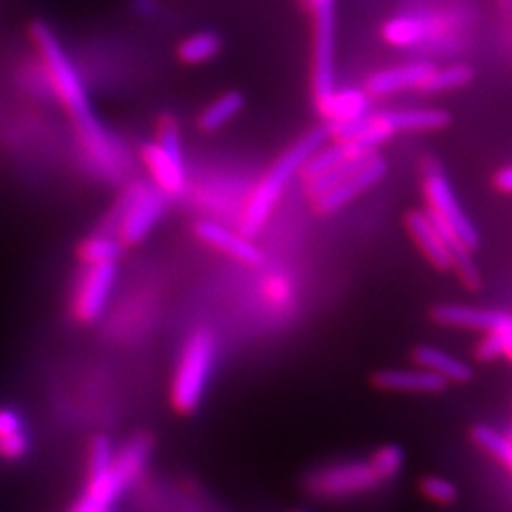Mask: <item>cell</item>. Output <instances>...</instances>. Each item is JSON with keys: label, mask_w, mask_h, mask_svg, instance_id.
<instances>
[{"label": "cell", "mask_w": 512, "mask_h": 512, "mask_svg": "<svg viewBox=\"0 0 512 512\" xmlns=\"http://www.w3.org/2000/svg\"><path fill=\"white\" fill-rule=\"evenodd\" d=\"M141 156L162 192L169 196L183 192L184 164L175 162L169 154H165L158 143L143 145Z\"/></svg>", "instance_id": "19"}, {"label": "cell", "mask_w": 512, "mask_h": 512, "mask_svg": "<svg viewBox=\"0 0 512 512\" xmlns=\"http://www.w3.org/2000/svg\"><path fill=\"white\" fill-rule=\"evenodd\" d=\"M512 321L503 323L501 327L486 332L482 342L476 348V357L480 361H494L497 357L505 355L511 357Z\"/></svg>", "instance_id": "28"}, {"label": "cell", "mask_w": 512, "mask_h": 512, "mask_svg": "<svg viewBox=\"0 0 512 512\" xmlns=\"http://www.w3.org/2000/svg\"><path fill=\"white\" fill-rule=\"evenodd\" d=\"M164 209L165 198L162 190H152L147 184H137L135 188H131L128 200L124 203L120 241L124 245L141 243L160 220Z\"/></svg>", "instance_id": "8"}, {"label": "cell", "mask_w": 512, "mask_h": 512, "mask_svg": "<svg viewBox=\"0 0 512 512\" xmlns=\"http://www.w3.org/2000/svg\"><path fill=\"white\" fill-rule=\"evenodd\" d=\"M196 236L205 243L217 247L219 251L234 256L236 260L243 262V264L258 266L262 262V253L251 239L236 234V232L220 226L217 222L203 220L200 224H196Z\"/></svg>", "instance_id": "13"}, {"label": "cell", "mask_w": 512, "mask_h": 512, "mask_svg": "<svg viewBox=\"0 0 512 512\" xmlns=\"http://www.w3.org/2000/svg\"><path fill=\"white\" fill-rule=\"evenodd\" d=\"M148 452L150 440L147 437L128 442L118 452V456H114L109 469L90 473L86 490L69 512H109L114 501L124 494V490L143 471Z\"/></svg>", "instance_id": "3"}, {"label": "cell", "mask_w": 512, "mask_h": 512, "mask_svg": "<svg viewBox=\"0 0 512 512\" xmlns=\"http://www.w3.org/2000/svg\"><path fill=\"white\" fill-rule=\"evenodd\" d=\"M124 253V243L120 239L109 236H93L86 239L78 247V256L88 266L95 264H116V260Z\"/></svg>", "instance_id": "24"}, {"label": "cell", "mask_w": 512, "mask_h": 512, "mask_svg": "<svg viewBox=\"0 0 512 512\" xmlns=\"http://www.w3.org/2000/svg\"><path fill=\"white\" fill-rule=\"evenodd\" d=\"M471 437L480 448H484L490 456L501 461L505 467L512 465V444L503 433L495 431L494 427L488 425H476L473 427Z\"/></svg>", "instance_id": "27"}, {"label": "cell", "mask_w": 512, "mask_h": 512, "mask_svg": "<svg viewBox=\"0 0 512 512\" xmlns=\"http://www.w3.org/2000/svg\"><path fill=\"white\" fill-rule=\"evenodd\" d=\"M368 465L372 467V471L382 482L389 478H395L403 469V448L397 444H385L380 450L374 452L372 458L368 459Z\"/></svg>", "instance_id": "30"}, {"label": "cell", "mask_w": 512, "mask_h": 512, "mask_svg": "<svg viewBox=\"0 0 512 512\" xmlns=\"http://www.w3.org/2000/svg\"><path fill=\"white\" fill-rule=\"evenodd\" d=\"M423 35L420 21L412 18H397L384 25V38L393 46H410Z\"/></svg>", "instance_id": "31"}, {"label": "cell", "mask_w": 512, "mask_h": 512, "mask_svg": "<svg viewBox=\"0 0 512 512\" xmlns=\"http://www.w3.org/2000/svg\"><path fill=\"white\" fill-rule=\"evenodd\" d=\"M385 173H387V164H385L384 158L380 154H372L357 173H353L342 183L332 186L325 194L317 196L313 200L315 211L321 215H330V213L340 211L346 203L355 200L359 194H363L374 184L380 183L384 179Z\"/></svg>", "instance_id": "10"}, {"label": "cell", "mask_w": 512, "mask_h": 512, "mask_svg": "<svg viewBox=\"0 0 512 512\" xmlns=\"http://www.w3.org/2000/svg\"><path fill=\"white\" fill-rule=\"evenodd\" d=\"M370 156H372V154H370ZM370 156H366V158H351V160H346V162H342V164L334 165L332 169L325 171L323 175L306 181V183H308V194H310L313 200H315L317 196L325 194L332 186L342 183L344 179H348L353 173H357V171L366 164V160H368Z\"/></svg>", "instance_id": "26"}, {"label": "cell", "mask_w": 512, "mask_h": 512, "mask_svg": "<svg viewBox=\"0 0 512 512\" xmlns=\"http://www.w3.org/2000/svg\"><path fill=\"white\" fill-rule=\"evenodd\" d=\"M473 69L469 65H454L448 69H433V73L425 78L418 90L423 93H440L448 90H456L473 80Z\"/></svg>", "instance_id": "25"}, {"label": "cell", "mask_w": 512, "mask_h": 512, "mask_svg": "<svg viewBox=\"0 0 512 512\" xmlns=\"http://www.w3.org/2000/svg\"><path fill=\"white\" fill-rule=\"evenodd\" d=\"M382 480L372 471V467L359 461L332 465L327 469L315 471L306 480V490L317 497H348V495L363 494L376 486Z\"/></svg>", "instance_id": "7"}, {"label": "cell", "mask_w": 512, "mask_h": 512, "mask_svg": "<svg viewBox=\"0 0 512 512\" xmlns=\"http://www.w3.org/2000/svg\"><path fill=\"white\" fill-rule=\"evenodd\" d=\"M245 107V97L238 92H228L220 95L219 99L203 110L200 116V128L203 131H217L228 124L239 110Z\"/></svg>", "instance_id": "23"}, {"label": "cell", "mask_w": 512, "mask_h": 512, "mask_svg": "<svg viewBox=\"0 0 512 512\" xmlns=\"http://www.w3.org/2000/svg\"><path fill=\"white\" fill-rule=\"evenodd\" d=\"M315 18L313 90L317 107L334 93V4L336 0H308Z\"/></svg>", "instance_id": "6"}, {"label": "cell", "mask_w": 512, "mask_h": 512, "mask_svg": "<svg viewBox=\"0 0 512 512\" xmlns=\"http://www.w3.org/2000/svg\"><path fill=\"white\" fill-rule=\"evenodd\" d=\"M431 315L440 325L467 327V329L484 330V332H490L501 327L503 323L511 321V315L507 311L458 306V304H439L433 308Z\"/></svg>", "instance_id": "12"}, {"label": "cell", "mask_w": 512, "mask_h": 512, "mask_svg": "<svg viewBox=\"0 0 512 512\" xmlns=\"http://www.w3.org/2000/svg\"><path fill=\"white\" fill-rule=\"evenodd\" d=\"M29 33L40 59V67L48 80L50 92L73 118L78 139L88 152L95 169L107 179L120 177L122 156L116 150L105 126L97 120L86 86L63 44L55 37L54 29L46 21H33Z\"/></svg>", "instance_id": "1"}, {"label": "cell", "mask_w": 512, "mask_h": 512, "mask_svg": "<svg viewBox=\"0 0 512 512\" xmlns=\"http://www.w3.org/2000/svg\"><path fill=\"white\" fill-rule=\"evenodd\" d=\"M319 110L325 118H329L330 122H346V120L365 116L368 110V97L357 90L334 92L323 105H319Z\"/></svg>", "instance_id": "22"}, {"label": "cell", "mask_w": 512, "mask_h": 512, "mask_svg": "<svg viewBox=\"0 0 512 512\" xmlns=\"http://www.w3.org/2000/svg\"><path fill=\"white\" fill-rule=\"evenodd\" d=\"M427 213V217L431 220V224L435 226V230L439 232L440 238L444 241V245H446V249H448V253H450V258H452V264H454V268L458 270L459 277H461V281L465 283V287L467 289H480V285H482V277L478 274V270H476L475 260L471 258V251L461 243V239L454 234V230L444 222V220L439 219L435 213H431L429 209L425 211Z\"/></svg>", "instance_id": "17"}, {"label": "cell", "mask_w": 512, "mask_h": 512, "mask_svg": "<svg viewBox=\"0 0 512 512\" xmlns=\"http://www.w3.org/2000/svg\"><path fill=\"white\" fill-rule=\"evenodd\" d=\"M220 38L215 33H198L188 37L179 48L184 63H203L219 54Z\"/></svg>", "instance_id": "29"}, {"label": "cell", "mask_w": 512, "mask_h": 512, "mask_svg": "<svg viewBox=\"0 0 512 512\" xmlns=\"http://www.w3.org/2000/svg\"><path fill=\"white\" fill-rule=\"evenodd\" d=\"M495 186L501 190V192H505V194H509L512 190V169L511 167H503L497 175H495Z\"/></svg>", "instance_id": "34"}, {"label": "cell", "mask_w": 512, "mask_h": 512, "mask_svg": "<svg viewBox=\"0 0 512 512\" xmlns=\"http://www.w3.org/2000/svg\"><path fill=\"white\" fill-rule=\"evenodd\" d=\"M423 190L429 203V211L444 220L469 251H475L480 243L478 232L473 222L463 213L439 162H435L433 158H427L423 164Z\"/></svg>", "instance_id": "5"}, {"label": "cell", "mask_w": 512, "mask_h": 512, "mask_svg": "<svg viewBox=\"0 0 512 512\" xmlns=\"http://www.w3.org/2000/svg\"><path fill=\"white\" fill-rule=\"evenodd\" d=\"M31 450V437L25 420L18 410L0 406V459L14 463L21 461Z\"/></svg>", "instance_id": "15"}, {"label": "cell", "mask_w": 512, "mask_h": 512, "mask_svg": "<svg viewBox=\"0 0 512 512\" xmlns=\"http://www.w3.org/2000/svg\"><path fill=\"white\" fill-rule=\"evenodd\" d=\"M114 448L112 442L107 437H97L92 442V450H90V473H99L109 469L114 461Z\"/></svg>", "instance_id": "33"}, {"label": "cell", "mask_w": 512, "mask_h": 512, "mask_svg": "<svg viewBox=\"0 0 512 512\" xmlns=\"http://www.w3.org/2000/svg\"><path fill=\"white\" fill-rule=\"evenodd\" d=\"M296 512H304V511H296Z\"/></svg>", "instance_id": "36"}, {"label": "cell", "mask_w": 512, "mask_h": 512, "mask_svg": "<svg viewBox=\"0 0 512 512\" xmlns=\"http://www.w3.org/2000/svg\"><path fill=\"white\" fill-rule=\"evenodd\" d=\"M215 363V338L209 330L194 332L181 355L173 380V404L181 412H194L202 401L205 385Z\"/></svg>", "instance_id": "4"}, {"label": "cell", "mask_w": 512, "mask_h": 512, "mask_svg": "<svg viewBox=\"0 0 512 512\" xmlns=\"http://www.w3.org/2000/svg\"><path fill=\"white\" fill-rule=\"evenodd\" d=\"M406 228H408L410 236L416 239V243L420 245L421 251L429 258V262L437 270L446 272V270L454 268L444 241L440 238L439 232L435 230V226L431 224V220H429L425 211H410L406 215Z\"/></svg>", "instance_id": "14"}, {"label": "cell", "mask_w": 512, "mask_h": 512, "mask_svg": "<svg viewBox=\"0 0 512 512\" xmlns=\"http://www.w3.org/2000/svg\"><path fill=\"white\" fill-rule=\"evenodd\" d=\"M511 2L512 0H499V4L503 6V10H505V12H509V10H511Z\"/></svg>", "instance_id": "35"}, {"label": "cell", "mask_w": 512, "mask_h": 512, "mask_svg": "<svg viewBox=\"0 0 512 512\" xmlns=\"http://www.w3.org/2000/svg\"><path fill=\"white\" fill-rule=\"evenodd\" d=\"M376 118L393 135L397 131L446 128L452 120L446 110L440 109L393 110V112H380L376 114Z\"/></svg>", "instance_id": "20"}, {"label": "cell", "mask_w": 512, "mask_h": 512, "mask_svg": "<svg viewBox=\"0 0 512 512\" xmlns=\"http://www.w3.org/2000/svg\"><path fill=\"white\" fill-rule=\"evenodd\" d=\"M431 73H433V67L429 63L401 65V67H395V69L372 76L368 82V92L382 97V95L401 92V90L420 88L421 84L425 82V78Z\"/></svg>", "instance_id": "18"}, {"label": "cell", "mask_w": 512, "mask_h": 512, "mask_svg": "<svg viewBox=\"0 0 512 512\" xmlns=\"http://www.w3.org/2000/svg\"><path fill=\"white\" fill-rule=\"evenodd\" d=\"M412 357L421 368H425L433 374H439L440 378H444L448 384L450 382L467 384L473 380V368L442 349L433 348V346H418L414 349Z\"/></svg>", "instance_id": "16"}, {"label": "cell", "mask_w": 512, "mask_h": 512, "mask_svg": "<svg viewBox=\"0 0 512 512\" xmlns=\"http://www.w3.org/2000/svg\"><path fill=\"white\" fill-rule=\"evenodd\" d=\"M370 154H376V150H370L365 145H361L359 141H348V143H336L329 148H319L310 160L300 169L304 179L310 181L319 175H323L325 171L332 169L334 165L342 164L351 158H366Z\"/></svg>", "instance_id": "21"}, {"label": "cell", "mask_w": 512, "mask_h": 512, "mask_svg": "<svg viewBox=\"0 0 512 512\" xmlns=\"http://www.w3.org/2000/svg\"><path fill=\"white\" fill-rule=\"evenodd\" d=\"M116 264L88 266L74 291L73 313L80 323H95L109 304Z\"/></svg>", "instance_id": "9"}, {"label": "cell", "mask_w": 512, "mask_h": 512, "mask_svg": "<svg viewBox=\"0 0 512 512\" xmlns=\"http://www.w3.org/2000/svg\"><path fill=\"white\" fill-rule=\"evenodd\" d=\"M421 492L427 499H431L439 505H452L458 501L456 484L444 476H425L421 480Z\"/></svg>", "instance_id": "32"}, {"label": "cell", "mask_w": 512, "mask_h": 512, "mask_svg": "<svg viewBox=\"0 0 512 512\" xmlns=\"http://www.w3.org/2000/svg\"><path fill=\"white\" fill-rule=\"evenodd\" d=\"M329 135L327 126L311 129L310 133H306L300 141H296L293 147L275 162L270 173L262 179V183L256 186L255 194L247 205L245 217L239 226L241 236L247 239L255 238L256 234L262 230L270 213L274 211L275 203L279 200L283 188L291 183V179L310 160V156L323 147Z\"/></svg>", "instance_id": "2"}, {"label": "cell", "mask_w": 512, "mask_h": 512, "mask_svg": "<svg viewBox=\"0 0 512 512\" xmlns=\"http://www.w3.org/2000/svg\"><path fill=\"white\" fill-rule=\"evenodd\" d=\"M374 385L385 391L435 395L446 391L448 382L425 368H385L374 374Z\"/></svg>", "instance_id": "11"}]
</instances>
